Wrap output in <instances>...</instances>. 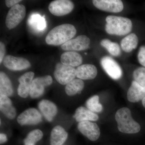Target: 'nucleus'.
<instances>
[{"label":"nucleus","mask_w":145,"mask_h":145,"mask_svg":"<svg viewBox=\"0 0 145 145\" xmlns=\"http://www.w3.org/2000/svg\"><path fill=\"white\" fill-rule=\"evenodd\" d=\"M76 33V28L72 25H60L49 31L46 38V42L50 45H62L72 39Z\"/></svg>","instance_id":"nucleus-1"},{"label":"nucleus","mask_w":145,"mask_h":145,"mask_svg":"<svg viewBox=\"0 0 145 145\" xmlns=\"http://www.w3.org/2000/svg\"><path fill=\"white\" fill-rule=\"evenodd\" d=\"M106 31L110 35L124 36L132 30V22L129 18L109 16L106 18Z\"/></svg>","instance_id":"nucleus-2"},{"label":"nucleus","mask_w":145,"mask_h":145,"mask_svg":"<svg viewBox=\"0 0 145 145\" xmlns=\"http://www.w3.org/2000/svg\"><path fill=\"white\" fill-rule=\"evenodd\" d=\"M115 119L120 132L133 134L139 132L141 129L140 124L133 119L131 112L127 108L118 110L115 114Z\"/></svg>","instance_id":"nucleus-3"},{"label":"nucleus","mask_w":145,"mask_h":145,"mask_svg":"<svg viewBox=\"0 0 145 145\" xmlns=\"http://www.w3.org/2000/svg\"><path fill=\"white\" fill-rule=\"evenodd\" d=\"M54 78L61 84L66 85L76 77V69L62 63H58L54 72Z\"/></svg>","instance_id":"nucleus-4"},{"label":"nucleus","mask_w":145,"mask_h":145,"mask_svg":"<svg viewBox=\"0 0 145 145\" xmlns=\"http://www.w3.org/2000/svg\"><path fill=\"white\" fill-rule=\"evenodd\" d=\"M26 8L23 5L17 4L10 8L5 20L7 27L9 29L15 28L24 20Z\"/></svg>","instance_id":"nucleus-5"},{"label":"nucleus","mask_w":145,"mask_h":145,"mask_svg":"<svg viewBox=\"0 0 145 145\" xmlns=\"http://www.w3.org/2000/svg\"><path fill=\"white\" fill-rule=\"evenodd\" d=\"M53 82L52 77L46 75L35 78L30 87L29 95L32 99L39 98L44 93L45 87L51 85Z\"/></svg>","instance_id":"nucleus-6"},{"label":"nucleus","mask_w":145,"mask_h":145,"mask_svg":"<svg viewBox=\"0 0 145 145\" xmlns=\"http://www.w3.org/2000/svg\"><path fill=\"white\" fill-rule=\"evenodd\" d=\"M74 5L69 0H55L50 3L48 9L50 13L56 16H63L71 13Z\"/></svg>","instance_id":"nucleus-7"},{"label":"nucleus","mask_w":145,"mask_h":145,"mask_svg":"<svg viewBox=\"0 0 145 145\" xmlns=\"http://www.w3.org/2000/svg\"><path fill=\"white\" fill-rule=\"evenodd\" d=\"M90 40L86 35H81L72 39L61 46L63 50L67 51H82L87 49L89 46Z\"/></svg>","instance_id":"nucleus-8"},{"label":"nucleus","mask_w":145,"mask_h":145,"mask_svg":"<svg viewBox=\"0 0 145 145\" xmlns=\"http://www.w3.org/2000/svg\"><path fill=\"white\" fill-rule=\"evenodd\" d=\"M18 123L22 126L35 125L42 121L41 114L36 109L29 108L23 112L17 119Z\"/></svg>","instance_id":"nucleus-9"},{"label":"nucleus","mask_w":145,"mask_h":145,"mask_svg":"<svg viewBox=\"0 0 145 145\" xmlns=\"http://www.w3.org/2000/svg\"><path fill=\"white\" fill-rule=\"evenodd\" d=\"M101 63L105 71L112 79L117 80L121 78V68L119 64L111 57L108 56L103 57L101 59Z\"/></svg>","instance_id":"nucleus-10"},{"label":"nucleus","mask_w":145,"mask_h":145,"mask_svg":"<svg viewBox=\"0 0 145 145\" xmlns=\"http://www.w3.org/2000/svg\"><path fill=\"white\" fill-rule=\"evenodd\" d=\"M3 65L9 70L15 71L25 70L31 66V64L27 59L10 55L5 57Z\"/></svg>","instance_id":"nucleus-11"},{"label":"nucleus","mask_w":145,"mask_h":145,"mask_svg":"<svg viewBox=\"0 0 145 145\" xmlns=\"http://www.w3.org/2000/svg\"><path fill=\"white\" fill-rule=\"evenodd\" d=\"M78 127L79 131L91 141H96L100 137L101 131L96 123L89 121L81 122L78 123Z\"/></svg>","instance_id":"nucleus-12"},{"label":"nucleus","mask_w":145,"mask_h":145,"mask_svg":"<svg viewBox=\"0 0 145 145\" xmlns=\"http://www.w3.org/2000/svg\"><path fill=\"white\" fill-rule=\"evenodd\" d=\"M92 3L98 9L111 13H119L124 8L123 4L120 0H93Z\"/></svg>","instance_id":"nucleus-13"},{"label":"nucleus","mask_w":145,"mask_h":145,"mask_svg":"<svg viewBox=\"0 0 145 145\" xmlns=\"http://www.w3.org/2000/svg\"><path fill=\"white\" fill-rule=\"evenodd\" d=\"M34 76V72L29 71L25 72L18 79L20 84L17 91L18 95L22 98H26L29 95L30 87Z\"/></svg>","instance_id":"nucleus-14"},{"label":"nucleus","mask_w":145,"mask_h":145,"mask_svg":"<svg viewBox=\"0 0 145 145\" xmlns=\"http://www.w3.org/2000/svg\"><path fill=\"white\" fill-rule=\"evenodd\" d=\"M39 110L48 122H52L58 112L57 106L51 101L42 100L38 104Z\"/></svg>","instance_id":"nucleus-15"},{"label":"nucleus","mask_w":145,"mask_h":145,"mask_svg":"<svg viewBox=\"0 0 145 145\" xmlns=\"http://www.w3.org/2000/svg\"><path fill=\"white\" fill-rule=\"evenodd\" d=\"M127 97L129 102L137 103L145 98V88L133 81L128 90Z\"/></svg>","instance_id":"nucleus-16"},{"label":"nucleus","mask_w":145,"mask_h":145,"mask_svg":"<svg viewBox=\"0 0 145 145\" xmlns=\"http://www.w3.org/2000/svg\"><path fill=\"white\" fill-rule=\"evenodd\" d=\"M98 73L96 67L91 64H84L76 69V77L82 80H91L96 78Z\"/></svg>","instance_id":"nucleus-17"},{"label":"nucleus","mask_w":145,"mask_h":145,"mask_svg":"<svg viewBox=\"0 0 145 145\" xmlns=\"http://www.w3.org/2000/svg\"><path fill=\"white\" fill-rule=\"evenodd\" d=\"M61 61L65 65L75 67L79 66L83 62L82 56L74 51H67L61 54L60 58Z\"/></svg>","instance_id":"nucleus-18"},{"label":"nucleus","mask_w":145,"mask_h":145,"mask_svg":"<svg viewBox=\"0 0 145 145\" xmlns=\"http://www.w3.org/2000/svg\"><path fill=\"white\" fill-rule=\"evenodd\" d=\"M68 134L62 127L57 125L50 133V145H62L67 140Z\"/></svg>","instance_id":"nucleus-19"},{"label":"nucleus","mask_w":145,"mask_h":145,"mask_svg":"<svg viewBox=\"0 0 145 145\" xmlns=\"http://www.w3.org/2000/svg\"><path fill=\"white\" fill-rule=\"evenodd\" d=\"M0 109L3 114L8 119H13L16 117V109L8 96L0 95Z\"/></svg>","instance_id":"nucleus-20"},{"label":"nucleus","mask_w":145,"mask_h":145,"mask_svg":"<svg viewBox=\"0 0 145 145\" xmlns=\"http://www.w3.org/2000/svg\"><path fill=\"white\" fill-rule=\"evenodd\" d=\"M73 117L79 123L86 121H96L99 119L97 114L83 106L79 107L76 109Z\"/></svg>","instance_id":"nucleus-21"},{"label":"nucleus","mask_w":145,"mask_h":145,"mask_svg":"<svg viewBox=\"0 0 145 145\" xmlns=\"http://www.w3.org/2000/svg\"><path fill=\"white\" fill-rule=\"evenodd\" d=\"M13 89L12 83L8 76L3 71L0 72V94L10 96L13 95Z\"/></svg>","instance_id":"nucleus-22"},{"label":"nucleus","mask_w":145,"mask_h":145,"mask_svg":"<svg viewBox=\"0 0 145 145\" xmlns=\"http://www.w3.org/2000/svg\"><path fill=\"white\" fill-rule=\"evenodd\" d=\"M138 39L137 35L132 33L123 38L121 42L122 50L125 52H129L137 48Z\"/></svg>","instance_id":"nucleus-23"},{"label":"nucleus","mask_w":145,"mask_h":145,"mask_svg":"<svg viewBox=\"0 0 145 145\" xmlns=\"http://www.w3.org/2000/svg\"><path fill=\"white\" fill-rule=\"evenodd\" d=\"M84 87V83L82 80L75 79L67 84L65 91L68 96H73L77 93H81Z\"/></svg>","instance_id":"nucleus-24"},{"label":"nucleus","mask_w":145,"mask_h":145,"mask_svg":"<svg viewBox=\"0 0 145 145\" xmlns=\"http://www.w3.org/2000/svg\"><path fill=\"white\" fill-rule=\"evenodd\" d=\"M101 44L112 56L118 57L121 54V48L117 43L112 42L108 39H105L101 40Z\"/></svg>","instance_id":"nucleus-25"},{"label":"nucleus","mask_w":145,"mask_h":145,"mask_svg":"<svg viewBox=\"0 0 145 145\" xmlns=\"http://www.w3.org/2000/svg\"><path fill=\"white\" fill-rule=\"evenodd\" d=\"M43 133L40 129L31 131L27 135L24 140V145H35L36 143L41 140Z\"/></svg>","instance_id":"nucleus-26"},{"label":"nucleus","mask_w":145,"mask_h":145,"mask_svg":"<svg viewBox=\"0 0 145 145\" xmlns=\"http://www.w3.org/2000/svg\"><path fill=\"white\" fill-rule=\"evenodd\" d=\"M86 106L89 110L94 113H99L103 110L102 105L99 103V97L97 95H94L87 101Z\"/></svg>","instance_id":"nucleus-27"},{"label":"nucleus","mask_w":145,"mask_h":145,"mask_svg":"<svg viewBox=\"0 0 145 145\" xmlns=\"http://www.w3.org/2000/svg\"><path fill=\"white\" fill-rule=\"evenodd\" d=\"M133 77L134 81L145 88V68L143 67L138 68L133 72Z\"/></svg>","instance_id":"nucleus-28"},{"label":"nucleus","mask_w":145,"mask_h":145,"mask_svg":"<svg viewBox=\"0 0 145 145\" xmlns=\"http://www.w3.org/2000/svg\"><path fill=\"white\" fill-rule=\"evenodd\" d=\"M30 21V23H31L33 26L37 27L39 30H43L46 26L44 18H41L38 14L31 16Z\"/></svg>","instance_id":"nucleus-29"},{"label":"nucleus","mask_w":145,"mask_h":145,"mask_svg":"<svg viewBox=\"0 0 145 145\" xmlns=\"http://www.w3.org/2000/svg\"><path fill=\"white\" fill-rule=\"evenodd\" d=\"M137 57L140 64L145 67V46L140 47Z\"/></svg>","instance_id":"nucleus-30"},{"label":"nucleus","mask_w":145,"mask_h":145,"mask_svg":"<svg viewBox=\"0 0 145 145\" xmlns=\"http://www.w3.org/2000/svg\"><path fill=\"white\" fill-rule=\"evenodd\" d=\"M5 54V47L4 44L0 42V64L1 63Z\"/></svg>","instance_id":"nucleus-31"},{"label":"nucleus","mask_w":145,"mask_h":145,"mask_svg":"<svg viewBox=\"0 0 145 145\" xmlns=\"http://www.w3.org/2000/svg\"><path fill=\"white\" fill-rule=\"evenodd\" d=\"M22 1L21 0H6V5L8 7H12L18 4V3Z\"/></svg>","instance_id":"nucleus-32"},{"label":"nucleus","mask_w":145,"mask_h":145,"mask_svg":"<svg viewBox=\"0 0 145 145\" xmlns=\"http://www.w3.org/2000/svg\"><path fill=\"white\" fill-rule=\"evenodd\" d=\"M7 141V138L6 135L3 133L0 134V143L1 144L5 143Z\"/></svg>","instance_id":"nucleus-33"},{"label":"nucleus","mask_w":145,"mask_h":145,"mask_svg":"<svg viewBox=\"0 0 145 145\" xmlns=\"http://www.w3.org/2000/svg\"><path fill=\"white\" fill-rule=\"evenodd\" d=\"M142 103L143 106L145 108V97L142 100Z\"/></svg>","instance_id":"nucleus-34"}]
</instances>
